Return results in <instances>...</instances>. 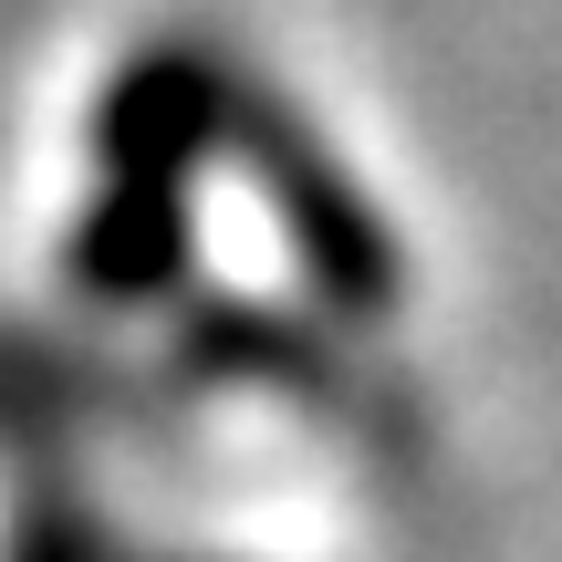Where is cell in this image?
Segmentation results:
<instances>
[{
  "label": "cell",
  "instance_id": "1",
  "mask_svg": "<svg viewBox=\"0 0 562 562\" xmlns=\"http://www.w3.org/2000/svg\"><path fill=\"white\" fill-rule=\"evenodd\" d=\"M229 125V83L209 53H146L104 104V209L83 220V281L104 292H167L188 250V167Z\"/></svg>",
  "mask_w": 562,
  "mask_h": 562
},
{
  "label": "cell",
  "instance_id": "2",
  "mask_svg": "<svg viewBox=\"0 0 562 562\" xmlns=\"http://www.w3.org/2000/svg\"><path fill=\"white\" fill-rule=\"evenodd\" d=\"M229 125H240L250 157H261V188H271L281 229H292V261L313 271V292L334 302V313H385V302H396V240H385V220L364 209V188L344 178L281 104L271 115L261 104H229Z\"/></svg>",
  "mask_w": 562,
  "mask_h": 562
}]
</instances>
